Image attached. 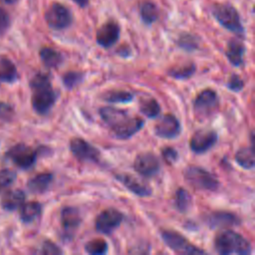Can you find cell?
Masks as SVG:
<instances>
[{
	"label": "cell",
	"mask_w": 255,
	"mask_h": 255,
	"mask_svg": "<svg viewBox=\"0 0 255 255\" xmlns=\"http://www.w3.org/2000/svg\"><path fill=\"white\" fill-rule=\"evenodd\" d=\"M100 117L119 139H128L138 132L144 126V121L132 117L128 111L115 107H103L99 110Z\"/></svg>",
	"instance_id": "6da1fadb"
},
{
	"label": "cell",
	"mask_w": 255,
	"mask_h": 255,
	"mask_svg": "<svg viewBox=\"0 0 255 255\" xmlns=\"http://www.w3.org/2000/svg\"><path fill=\"white\" fill-rule=\"evenodd\" d=\"M214 248L223 255H248L251 253L249 241L241 234L232 230H223L214 238Z\"/></svg>",
	"instance_id": "7a4b0ae2"
},
{
	"label": "cell",
	"mask_w": 255,
	"mask_h": 255,
	"mask_svg": "<svg viewBox=\"0 0 255 255\" xmlns=\"http://www.w3.org/2000/svg\"><path fill=\"white\" fill-rule=\"evenodd\" d=\"M211 14L220 26L237 36H244L245 29L242 25L239 12L232 4L214 3L211 7Z\"/></svg>",
	"instance_id": "3957f363"
},
{
	"label": "cell",
	"mask_w": 255,
	"mask_h": 255,
	"mask_svg": "<svg viewBox=\"0 0 255 255\" xmlns=\"http://www.w3.org/2000/svg\"><path fill=\"white\" fill-rule=\"evenodd\" d=\"M184 178L191 186L199 190L215 191L219 187L217 177L200 166H187L184 170Z\"/></svg>",
	"instance_id": "277c9868"
},
{
	"label": "cell",
	"mask_w": 255,
	"mask_h": 255,
	"mask_svg": "<svg viewBox=\"0 0 255 255\" xmlns=\"http://www.w3.org/2000/svg\"><path fill=\"white\" fill-rule=\"evenodd\" d=\"M45 20L51 29L64 30L73 23V14L67 6L54 2L45 12Z\"/></svg>",
	"instance_id": "5b68a950"
},
{
	"label": "cell",
	"mask_w": 255,
	"mask_h": 255,
	"mask_svg": "<svg viewBox=\"0 0 255 255\" xmlns=\"http://www.w3.org/2000/svg\"><path fill=\"white\" fill-rule=\"evenodd\" d=\"M218 95L212 89L202 90L193 101L194 114L200 120L212 116L218 109Z\"/></svg>",
	"instance_id": "8992f818"
},
{
	"label": "cell",
	"mask_w": 255,
	"mask_h": 255,
	"mask_svg": "<svg viewBox=\"0 0 255 255\" xmlns=\"http://www.w3.org/2000/svg\"><path fill=\"white\" fill-rule=\"evenodd\" d=\"M33 90L32 107L39 115H46L50 112L57 101V93L53 90L52 85L48 84Z\"/></svg>",
	"instance_id": "52a82bcc"
},
{
	"label": "cell",
	"mask_w": 255,
	"mask_h": 255,
	"mask_svg": "<svg viewBox=\"0 0 255 255\" xmlns=\"http://www.w3.org/2000/svg\"><path fill=\"white\" fill-rule=\"evenodd\" d=\"M163 242L173 251L180 254H204L205 251L190 243L183 235L173 230H162L160 232Z\"/></svg>",
	"instance_id": "ba28073f"
},
{
	"label": "cell",
	"mask_w": 255,
	"mask_h": 255,
	"mask_svg": "<svg viewBox=\"0 0 255 255\" xmlns=\"http://www.w3.org/2000/svg\"><path fill=\"white\" fill-rule=\"evenodd\" d=\"M124 214L116 208H107L103 210L95 220V227L98 232L111 234L123 222Z\"/></svg>",
	"instance_id": "9c48e42d"
},
{
	"label": "cell",
	"mask_w": 255,
	"mask_h": 255,
	"mask_svg": "<svg viewBox=\"0 0 255 255\" xmlns=\"http://www.w3.org/2000/svg\"><path fill=\"white\" fill-rule=\"evenodd\" d=\"M7 157L23 169L32 167L37 160V150L24 143H18L7 151Z\"/></svg>",
	"instance_id": "30bf717a"
},
{
	"label": "cell",
	"mask_w": 255,
	"mask_h": 255,
	"mask_svg": "<svg viewBox=\"0 0 255 255\" xmlns=\"http://www.w3.org/2000/svg\"><path fill=\"white\" fill-rule=\"evenodd\" d=\"M70 150L75 157L82 161L97 162L101 157L100 150L81 137H74L70 140Z\"/></svg>",
	"instance_id": "8fae6325"
},
{
	"label": "cell",
	"mask_w": 255,
	"mask_h": 255,
	"mask_svg": "<svg viewBox=\"0 0 255 255\" xmlns=\"http://www.w3.org/2000/svg\"><path fill=\"white\" fill-rule=\"evenodd\" d=\"M217 137V133L213 129H198L191 136L189 147L194 153H204L215 145Z\"/></svg>",
	"instance_id": "7c38bea8"
},
{
	"label": "cell",
	"mask_w": 255,
	"mask_h": 255,
	"mask_svg": "<svg viewBox=\"0 0 255 255\" xmlns=\"http://www.w3.org/2000/svg\"><path fill=\"white\" fill-rule=\"evenodd\" d=\"M133 168L138 174L144 177H151L159 171L160 163L154 153L148 151L141 152L134 158Z\"/></svg>",
	"instance_id": "4fadbf2b"
},
{
	"label": "cell",
	"mask_w": 255,
	"mask_h": 255,
	"mask_svg": "<svg viewBox=\"0 0 255 255\" xmlns=\"http://www.w3.org/2000/svg\"><path fill=\"white\" fill-rule=\"evenodd\" d=\"M121 35V27L120 25L114 21L110 20L104 23L96 33V41L99 46L105 49H109L114 46L120 38Z\"/></svg>",
	"instance_id": "5bb4252c"
},
{
	"label": "cell",
	"mask_w": 255,
	"mask_h": 255,
	"mask_svg": "<svg viewBox=\"0 0 255 255\" xmlns=\"http://www.w3.org/2000/svg\"><path fill=\"white\" fill-rule=\"evenodd\" d=\"M205 223L210 228H226L240 224V218L232 212L225 210H215L204 216Z\"/></svg>",
	"instance_id": "9a60e30c"
},
{
	"label": "cell",
	"mask_w": 255,
	"mask_h": 255,
	"mask_svg": "<svg viewBox=\"0 0 255 255\" xmlns=\"http://www.w3.org/2000/svg\"><path fill=\"white\" fill-rule=\"evenodd\" d=\"M181 131V126L177 118L171 114L164 115L156 123L154 132L161 138H174Z\"/></svg>",
	"instance_id": "2e32d148"
},
{
	"label": "cell",
	"mask_w": 255,
	"mask_h": 255,
	"mask_svg": "<svg viewBox=\"0 0 255 255\" xmlns=\"http://www.w3.org/2000/svg\"><path fill=\"white\" fill-rule=\"evenodd\" d=\"M82 221L80 211L77 207L65 206L61 210V224L65 237L72 238Z\"/></svg>",
	"instance_id": "e0dca14e"
},
{
	"label": "cell",
	"mask_w": 255,
	"mask_h": 255,
	"mask_svg": "<svg viewBox=\"0 0 255 255\" xmlns=\"http://www.w3.org/2000/svg\"><path fill=\"white\" fill-rule=\"evenodd\" d=\"M116 179L120 181L128 190L139 197H147L151 195L152 189L136 177L128 173H117Z\"/></svg>",
	"instance_id": "ac0fdd59"
},
{
	"label": "cell",
	"mask_w": 255,
	"mask_h": 255,
	"mask_svg": "<svg viewBox=\"0 0 255 255\" xmlns=\"http://www.w3.org/2000/svg\"><path fill=\"white\" fill-rule=\"evenodd\" d=\"M245 51L244 43L239 38H233L227 44L225 55L232 66L241 67L244 63Z\"/></svg>",
	"instance_id": "d6986e66"
},
{
	"label": "cell",
	"mask_w": 255,
	"mask_h": 255,
	"mask_svg": "<svg viewBox=\"0 0 255 255\" xmlns=\"http://www.w3.org/2000/svg\"><path fill=\"white\" fill-rule=\"evenodd\" d=\"M54 176L51 172H42L30 178L27 182V187L33 193H43L52 184Z\"/></svg>",
	"instance_id": "ffe728a7"
},
{
	"label": "cell",
	"mask_w": 255,
	"mask_h": 255,
	"mask_svg": "<svg viewBox=\"0 0 255 255\" xmlns=\"http://www.w3.org/2000/svg\"><path fill=\"white\" fill-rule=\"evenodd\" d=\"M25 192L21 189H13L7 191L1 199V206L8 211L15 210L25 202Z\"/></svg>",
	"instance_id": "44dd1931"
},
{
	"label": "cell",
	"mask_w": 255,
	"mask_h": 255,
	"mask_svg": "<svg viewBox=\"0 0 255 255\" xmlns=\"http://www.w3.org/2000/svg\"><path fill=\"white\" fill-rule=\"evenodd\" d=\"M251 143L250 146L241 147L235 153L236 162L245 169H252L255 165L254 160V137L250 136Z\"/></svg>",
	"instance_id": "7402d4cb"
},
{
	"label": "cell",
	"mask_w": 255,
	"mask_h": 255,
	"mask_svg": "<svg viewBox=\"0 0 255 255\" xmlns=\"http://www.w3.org/2000/svg\"><path fill=\"white\" fill-rule=\"evenodd\" d=\"M139 16L145 25H151L157 21L159 17V10L155 3L145 0L139 4Z\"/></svg>",
	"instance_id": "603a6c76"
},
{
	"label": "cell",
	"mask_w": 255,
	"mask_h": 255,
	"mask_svg": "<svg viewBox=\"0 0 255 255\" xmlns=\"http://www.w3.org/2000/svg\"><path fill=\"white\" fill-rule=\"evenodd\" d=\"M39 55L41 61L47 68H57L63 62V55L51 47H43Z\"/></svg>",
	"instance_id": "cb8c5ba5"
},
{
	"label": "cell",
	"mask_w": 255,
	"mask_h": 255,
	"mask_svg": "<svg viewBox=\"0 0 255 255\" xmlns=\"http://www.w3.org/2000/svg\"><path fill=\"white\" fill-rule=\"evenodd\" d=\"M18 78V72L11 60L6 57L0 58V82L13 83Z\"/></svg>",
	"instance_id": "d4e9b609"
},
{
	"label": "cell",
	"mask_w": 255,
	"mask_h": 255,
	"mask_svg": "<svg viewBox=\"0 0 255 255\" xmlns=\"http://www.w3.org/2000/svg\"><path fill=\"white\" fill-rule=\"evenodd\" d=\"M42 212V205L37 201L23 203L20 207V218L25 223L34 221Z\"/></svg>",
	"instance_id": "484cf974"
},
{
	"label": "cell",
	"mask_w": 255,
	"mask_h": 255,
	"mask_svg": "<svg viewBox=\"0 0 255 255\" xmlns=\"http://www.w3.org/2000/svg\"><path fill=\"white\" fill-rule=\"evenodd\" d=\"M103 99L110 104L129 103L133 100V95L124 90H111L104 94Z\"/></svg>",
	"instance_id": "4316f807"
},
{
	"label": "cell",
	"mask_w": 255,
	"mask_h": 255,
	"mask_svg": "<svg viewBox=\"0 0 255 255\" xmlns=\"http://www.w3.org/2000/svg\"><path fill=\"white\" fill-rule=\"evenodd\" d=\"M192 204L190 193L184 188H178L174 193V205L179 212H186Z\"/></svg>",
	"instance_id": "83f0119b"
},
{
	"label": "cell",
	"mask_w": 255,
	"mask_h": 255,
	"mask_svg": "<svg viewBox=\"0 0 255 255\" xmlns=\"http://www.w3.org/2000/svg\"><path fill=\"white\" fill-rule=\"evenodd\" d=\"M139 111L147 118L154 119L160 114V106L153 98H148L140 101Z\"/></svg>",
	"instance_id": "f1b7e54d"
},
{
	"label": "cell",
	"mask_w": 255,
	"mask_h": 255,
	"mask_svg": "<svg viewBox=\"0 0 255 255\" xmlns=\"http://www.w3.org/2000/svg\"><path fill=\"white\" fill-rule=\"evenodd\" d=\"M176 44L180 49L186 52H193L198 49L199 41L198 38L191 33H181L176 41Z\"/></svg>",
	"instance_id": "f546056e"
},
{
	"label": "cell",
	"mask_w": 255,
	"mask_h": 255,
	"mask_svg": "<svg viewBox=\"0 0 255 255\" xmlns=\"http://www.w3.org/2000/svg\"><path fill=\"white\" fill-rule=\"evenodd\" d=\"M195 72V65L189 63L180 67H173L167 71V74L177 80H186L189 79Z\"/></svg>",
	"instance_id": "4dcf8cb0"
},
{
	"label": "cell",
	"mask_w": 255,
	"mask_h": 255,
	"mask_svg": "<svg viewBox=\"0 0 255 255\" xmlns=\"http://www.w3.org/2000/svg\"><path fill=\"white\" fill-rule=\"evenodd\" d=\"M85 251L91 255H103L108 252V243L106 240L98 238L86 243Z\"/></svg>",
	"instance_id": "1f68e13d"
},
{
	"label": "cell",
	"mask_w": 255,
	"mask_h": 255,
	"mask_svg": "<svg viewBox=\"0 0 255 255\" xmlns=\"http://www.w3.org/2000/svg\"><path fill=\"white\" fill-rule=\"evenodd\" d=\"M85 74L78 71H69L67 72L63 78V84L67 89H74L78 87L84 80Z\"/></svg>",
	"instance_id": "d6a6232c"
},
{
	"label": "cell",
	"mask_w": 255,
	"mask_h": 255,
	"mask_svg": "<svg viewBox=\"0 0 255 255\" xmlns=\"http://www.w3.org/2000/svg\"><path fill=\"white\" fill-rule=\"evenodd\" d=\"M16 179V172L11 169L0 170V191L8 188Z\"/></svg>",
	"instance_id": "836d02e7"
},
{
	"label": "cell",
	"mask_w": 255,
	"mask_h": 255,
	"mask_svg": "<svg viewBox=\"0 0 255 255\" xmlns=\"http://www.w3.org/2000/svg\"><path fill=\"white\" fill-rule=\"evenodd\" d=\"M227 88L233 92H240L243 87H244V82L242 80V78L240 76H238L237 74H231V76L229 77L227 84H226Z\"/></svg>",
	"instance_id": "e575fe53"
},
{
	"label": "cell",
	"mask_w": 255,
	"mask_h": 255,
	"mask_svg": "<svg viewBox=\"0 0 255 255\" xmlns=\"http://www.w3.org/2000/svg\"><path fill=\"white\" fill-rule=\"evenodd\" d=\"M40 253H42V254L58 255V254H62L63 251L54 242H52L50 240H46V241L43 242V244L41 246Z\"/></svg>",
	"instance_id": "d590c367"
},
{
	"label": "cell",
	"mask_w": 255,
	"mask_h": 255,
	"mask_svg": "<svg viewBox=\"0 0 255 255\" xmlns=\"http://www.w3.org/2000/svg\"><path fill=\"white\" fill-rule=\"evenodd\" d=\"M161 155H162L163 159H164L167 163H169V164L174 163V162L177 160V158H178V153H177V151H176L174 148L170 147V146H165V147H163V148L161 149Z\"/></svg>",
	"instance_id": "8d00e7d4"
},
{
	"label": "cell",
	"mask_w": 255,
	"mask_h": 255,
	"mask_svg": "<svg viewBox=\"0 0 255 255\" xmlns=\"http://www.w3.org/2000/svg\"><path fill=\"white\" fill-rule=\"evenodd\" d=\"M14 115L12 106L7 103H0V120L10 121Z\"/></svg>",
	"instance_id": "74e56055"
},
{
	"label": "cell",
	"mask_w": 255,
	"mask_h": 255,
	"mask_svg": "<svg viewBox=\"0 0 255 255\" xmlns=\"http://www.w3.org/2000/svg\"><path fill=\"white\" fill-rule=\"evenodd\" d=\"M10 25V18L9 15L6 13L4 9L0 7V34L4 33Z\"/></svg>",
	"instance_id": "f35d334b"
},
{
	"label": "cell",
	"mask_w": 255,
	"mask_h": 255,
	"mask_svg": "<svg viewBox=\"0 0 255 255\" xmlns=\"http://www.w3.org/2000/svg\"><path fill=\"white\" fill-rule=\"evenodd\" d=\"M74 3H76L79 7L81 8H85L89 5L90 3V0H72Z\"/></svg>",
	"instance_id": "ab89813d"
},
{
	"label": "cell",
	"mask_w": 255,
	"mask_h": 255,
	"mask_svg": "<svg viewBox=\"0 0 255 255\" xmlns=\"http://www.w3.org/2000/svg\"><path fill=\"white\" fill-rule=\"evenodd\" d=\"M2 2H5V3H8V4H12L14 2H16V0H1Z\"/></svg>",
	"instance_id": "60d3db41"
}]
</instances>
